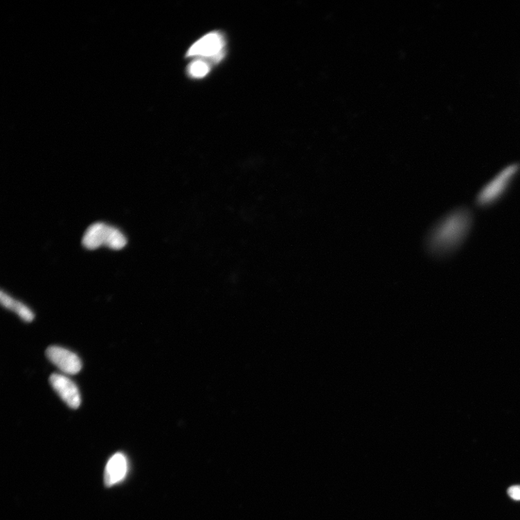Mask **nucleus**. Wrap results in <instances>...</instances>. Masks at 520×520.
I'll list each match as a JSON object with an SVG mask.
<instances>
[{
    "mask_svg": "<svg viewBox=\"0 0 520 520\" xmlns=\"http://www.w3.org/2000/svg\"><path fill=\"white\" fill-rule=\"evenodd\" d=\"M473 215L467 208L453 210L435 226L429 239L433 253L445 255L458 249L471 230Z\"/></svg>",
    "mask_w": 520,
    "mask_h": 520,
    "instance_id": "obj_1",
    "label": "nucleus"
},
{
    "mask_svg": "<svg viewBox=\"0 0 520 520\" xmlns=\"http://www.w3.org/2000/svg\"><path fill=\"white\" fill-rule=\"evenodd\" d=\"M82 245L89 250L105 246L114 250H120L126 246L127 240L125 234L114 226L105 223H96L90 226L83 235Z\"/></svg>",
    "mask_w": 520,
    "mask_h": 520,
    "instance_id": "obj_2",
    "label": "nucleus"
},
{
    "mask_svg": "<svg viewBox=\"0 0 520 520\" xmlns=\"http://www.w3.org/2000/svg\"><path fill=\"white\" fill-rule=\"evenodd\" d=\"M518 170L519 165L513 164L499 173L479 192L477 197L478 204L487 206L495 203L505 192Z\"/></svg>",
    "mask_w": 520,
    "mask_h": 520,
    "instance_id": "obj_3",
    "label": "nucleus"
},
{
    "mask_svg": "<svg viewBox=\"0 0 520 520\" xmlns=\"http://www.w3.org/2000/svg\"><path fill=\"white\" fill-rule=\"evenodd\" d=\"M225 46L223 35L219 32H211L197 40L188 50L187 56L219 62L224 57Z\"/></svg>",
    "mask_w": 520,
    "mask_h": 520,
    "instance_id": "obj_4",
    "label": "nucleus"
},
{
    "mask_svg": "<svg viewBox=\"0 0 520 520\" xmlns=\"http://www.w3.org/2000/svg\"><path fill=\"white\" fill-rule=\"evenodd\" d=\"M48 359L68 375H76L82 368L80 358L73 352L59 346H50L46 350Z\"/></svg>",
    "mask_w": 520,
    "mask_h": 520,
    "instance_id": "obj_5",
    "label": "nucleus"
},
{
    "mask_svg": "<svg viewBox=\"0 0 520 520\" xmlns=\"http://www.w3.org/2000/svg\"><path fill=\"white\" fill-rule=\"evenodd\" d=\"M49 382L66 405L73 409L80 406V391L71 379L64 375L53 374L50 376Z\"/></svg>",
    "mask_w": 520,
    "mask_h": 520,
    "instance_id": "obj_6",
    "label": "nucleus"
},
{
    "mask_svg": "<svg viewBox=\"0 0 520 520\" xmlns=\"http://www.w3.org/2000/svg\"><path fill=\"white\" fill-rule=\"evenodd\" d=\"M127 472V461L123 453H116L108 462L105 481L107 486H112L123 481Z\"/></svg>",
    "mask_w": 520,
    "mask_h": 520,
    "instance_id": "obj_7",
    "label": "nucleus"
},
{
    "mask_svg": "<svg viewBox=\"0 0 520 520\" xmlns=\"http://www.w3.org/2000/svg\"><path fill=\"white\" fill-rule=\"evenodd\" d=\"M0 301L2 305L18 314L24 321L30 323L35 319V314L22 302L16 301L3 292L0 293Z\"/></svg>",
    "mask_w": 520,
    "mask_h": 520,
    "instance_id": "obj_8",
    "label": "nucleus"
},
{
    "mask_svg": "<svg viewBox=\"0 0 520 520\" xmlns=\"http://www.w3.org/2000/svg\"><path fill=\"white\" fill-rule=\"evenodd\" d=\"M210 71L209 63L204 59H196L192 62L188 69L189 75L194 78L206 77Z\"/></svg>",
    "mask_w": 520,
    "mask_h": 520,
    "instance_id": "obj_9",
    "label": "nucleus"
},
{
    "mask_svg": "<svg viewBox=\"0 0 520 520\" xmlns=\"http://www.w3.org/2000/svg\"><path fill=\"white\" fill-rule=\"evenodd\" d=\"M509 496L515 501H520V485H512L508 490Z\"/></svg>",
    "mask_w": 520,
    "mask_h": 520,
    "instance_id": "obj_10",
    "label": "nucleus"
}]
</instances>
